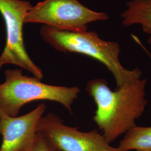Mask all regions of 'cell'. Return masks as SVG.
<instances>
[{
  "label": "cell",
  "instance_id": "2",
  "mask_svg": "<svg viewBox=\"0 0 151 151\" xmlns=\"http://www.w3.org/2000/svg\"><path fill=\"white\" fill-rule=\"evenodd\" d=\"M39 32L44 41L57 51L83 54L103 63L113 76L117 87L142 77L139 68L128 70L122 65L119 44L103 40L96 32H70L43 25Z\"/></svg>",
  "mask_w": 151,
  "mask_h": 151
},
{
  "label": "cell",
  "instance_id": "8",
  "mask_svg": "<svg viewBox=\"0 0 151 151\" xmlns=\"http://www.w3.org/2000/svg\"><path fill=\"white\" fill-rule=\"evenodd\" d=\"M120 14L124 27L139 25L148 35V43L151 47V0H130Z\"/></svg>",
  "mask_w": 151,
  "mask_h": 151
},
{
  "label": "cell",
  "instance_id": "10",
  "mask_svg": "<svg viewBox=\"0 0 151 151\" xmlns=\"http://www.w3.org/2000/svg\"><path fill=\"white\" fill-rule=\"evenodd\" d=\"M25 151H55L45 137L38 132L32 143Z\"/></svg>",
  "mask_w": 151,
  "mask_h": 151
},
{
  "label": "cell",
  "instance_id": "5",
  "mask_svg": "<svg viewBox=\"0 0 151 151\" xmlns=\"http://www.w3.org/2000/svg\"><path fill=\"white\" fill-rule=\"evenodd\" d=\"M32 6L25 0H0V14L5 22L6 35L5 47L0 55V68L5 65H15L42 80L43 72L27 53L23 37L25 17Z\"/></svg>",
  "mask_w": 151,
  "mask_h": 151
},
{
  "label": "cell",
  "instance_id": "1",
  "mask_svg": "<svg viewBox=\"0 0 151 151\" xmlns=\"http://www.w3.org/2000/svg\"><path fill=\"white\" fill-rule=\"evenodd\" d=\"M147 82L140 78L113 90L104 78L88 82L87 92L96 105L93 120L109 144L137 125L148 104Z\"/></svg>",
  "mask_w": 151,
  "mask_h": 151
},
{
  "label": "cell",
  "instance_id": "7",
  "mask_svg": "<svg viewBox=\"0 0 151 151\" xmlns=\"http://www.w3.org/2000/svg\"><path fill=\"white\" fill-rule=\"evenodd\" d=\"M45 109L46 105L42 103L32 111L16 117L0 111V134L2 137L0 151H25L38 132V124Z\"/></svg>",
  "mask_w": 151,
  "mask_h": 151
},
{
  "label": "cell",
  "instance_id": "9",
  "mask_svg": "<svg viewBox=\"0 0 151 151\" xmlns=\"http://www.w3.org/2000/svg\"><path fill=\"white\" fill-rule=\"evenodd\" d=\"M118 147L123 151H151V127L136 125L125 133Z\"/></svg>",
  "mask_w": 151,
  "mask_h": 151
},
{
  "label": "cell",
  "instance_id": "6",
  "mask_svg": "<svg viewBox=\"0 0 151 151\" xmlns=\"http://www.w3.org/2000/svg\"><path fill=\"white\" fill-rule=\"evenodd\" d=\"M37 131L48 140L55 151H123L111 146L97 130L84 132L71 127L54 114L40 119Z\"/></svg>",
  "mask_w": 151,
  "mask_h": 151
},
{
  "label": "cell",
  "instance_id": "3",
  "mask_svg": "<svg viewBox=\"0 0 151 151\" xmlns=\"http://www.w3.org/2000/svg\"><path fill=\"white\" fill-rule=\"evenodd\" d=\"M5 80L0 84V111L16 117L22 107L39 100L52 101L62 104L70 113L72 105L78 97V86H54L44 83L32 76L24 75L19 69L5 71Z\"/></svg>",
  "mask_w": 151,
  "mask_h": 151
},
{
  "label": "cell",
  "instance_id": "4",
  "mask_svg": "<svg viewBox=\"0 0 151 151\" xmlns=\"http://www.w3.org/2000/svg\"><path fill=\"white\" fill-rule=\"evenodd\" d=\"M106 12L92 10L78 0H43L32 6L25 17V24H41L70 32L87 30V25L105 21Z\"/></svg>",
  "mask_w": 151,
  "mask_h": 151
}]
</instances>
